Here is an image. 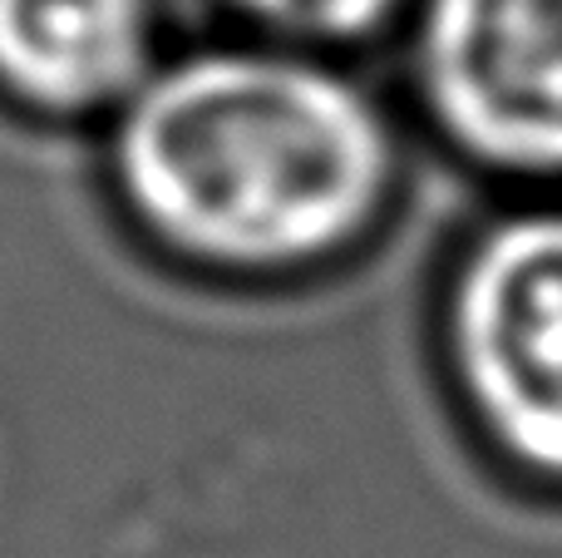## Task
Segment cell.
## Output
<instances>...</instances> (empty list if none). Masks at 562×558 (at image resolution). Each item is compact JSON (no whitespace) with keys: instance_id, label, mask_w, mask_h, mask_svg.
Here are the masks:
<instances>
[{"instance_id":"cell-1","label":"cell","mask_w":562,"mask_h":558,"mask_svg":"<svg viewBox=\"0 0 562 558\" xmlns=\"http://www.w3.org/2000/svg\"><path fill=\"white\" fill-rule=\"evenodd\" d=\"M119 178L183 253L301 267L375 233L400 183V138L346 69L217 49L138 89L119 124Z\"/></svg>"},{"instance_id":"cell-2","label":"cell","mask_w":562,"mask_h":558,"mask_svg":"<svg viewBox=\"0 0 562 558\" xmlns=\"http://www.w3.org/2000/svg\"><path fill=\"white\" fill-rule=\"evenodd\" d=\"M435 356L469 445L562 510V193H494L439 277Z\"/></svg>"},{"instance_id":"cell-3","label":"cell","mask_w":562,"mask_h":558,"mask_svg":"<svg viewBox=\"0 0 562 558\" xmlns=\"http://www.w3.org/2000/svg\"><path fill=\"white\" fill-rule=\"evenodd\" d=\"M409 89L494 193H562V0H415Z\"/></svg>"},{"instance_id":"cell-4","label":"cell","mask_w":562,"mask_h":558,"mask_svg":"<svg viewBox=\"0 0 562 558\" xmlns=\"http://www.w3.org/2000/svg\"><path fill=\"white\" fill-rule=\"evenodd\" d=\"M148 0H0V79L59 114L144 85Z\"/></svg>"},{"instance_id":"cell-5","label":"cell","mask_w":562,"mask_h":558,"mask_svg":"<svg viewBox=\"0 0 562 558\" xmlns=\"http://www.w3.org/2000/svg\"><path fill=\"white\" fill-rule=\"evenodd\" d=\"M257 25L311 45H360L409 20L415 0H233Z\"/></svg>"}]
</instances>
